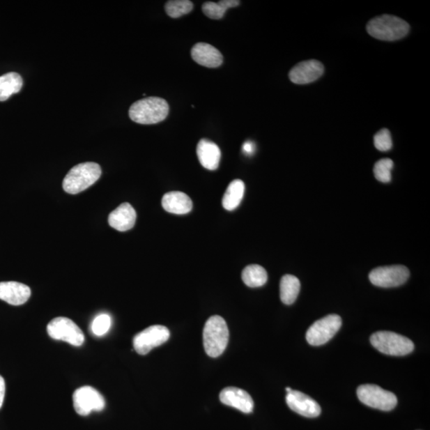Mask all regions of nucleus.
I'll return each instance as SVG.
<instances>
[{"label":"nucleus","mask_w":430,"mask_h":430,"mask_svg":"<svg viewBox=\"0 0 430 430\" xmlns=\"http://www.w3.org/2000/svg\"><path fill=\"white\" fill-rule=\"evenodd\" d=\"M128 114L130 119L138 124H158L167 118L169 105L163 98H146L133 103Z\"/></svg>","instance_id":"obj_1"},{"label":"nucleus","mask_w":430,"mask_h":430,"mask_svg":"<svg viewBox=\"0 0 430 430\" xmlns=\"http://www.w3.org/2000/svg\"><path fill=\"white\" fill-rule=\"evenodd\" d=\"M368 33L383 41H396L410 31L408 22L397 16L384 15L372 19L367 25Z\"/></svg>","instance_id":"obj_2"},{"label":"nucleus","mask_w":430,"mask_h":430,"mask_svg":"<svg viewBox=\"0 0 430 430\" xmlns=\"http://www.w3.org/2000/svg\"><path fill=\"white\" fill-rule=\"evenodd\" d=\"M204 346L206 353L212 358L220 356L227 347L229 329L222 316H210L204 328Z\"/></svg>","instance_id":"obj_3"},{"label":"nucleus","mask_w":430,"mask_h":430,"mask_svg":"<svg viewBox=\"0 0 430 430\" xmlns=\"http://www.w3.org/2000/svg\"><path fill=\"white\" fill-rule=\"evenodd\" d=\"M102 176L100 166L93 162H87L72 167L64 178V191L70 194H77L85 191L96 183Z\"/></svg>","instance_id":"obj_4"},{"label":"nucleus","mask_w":430,"mask_h":430,"mask_svg":"<svg viewBox=\"0 0 430 430\" xmlns=\"http://www.w3.org/2000/svg\"><path fill=\"white\" fill-rule=\"evenodd\" d=\"M371 343L374 348L388 355L404 356L410 354L415 349V344L410 339L392 332L374 333Z\"/></svg>","instance_id":"obj_5"},{"label":"nucleus","mask_w":430,"mask_h":430,"mask_svg":"<svg viewBox=\"0 0 430 430\" xmlns=\"http://www.w3.org/2000/svg\"><path fill=\"white\" fill-rule=\"evenodd\" d=\"M357 396L361 403L374 409L390 411L397 406L398 399L392 392L383 390L377 385H362L357 389Z\"/></svg>","instance_id":"obj_6"},{"label":"nucleus","mask_w":430,"mask_h":430,"mask_svg":"<svg viewBox=\"0 0 430 430\" xmlns=\"http://www.w3.org/2000/svg\"><path fill=\"white\" fill-rule=\"evenodd\" d=\"M47 333L56 340H61L75 347H80L85 342V336L76 323L66 317H57L47 325Z\"/></svg>","instance_id":"obj_7"},{"label":"nucleus","mask_w":430,"mask_h":430,"mask_svg":"<svg viewBox=\"0 0 430 430\" xmlns=\"http://www.w3.org/2000/svg\"><path fill=\"white\" fill-rule=\"evenodd\" d=\"M341 317L328 315L316 321L306 333V339L312 346H321L329 341L341 328Z\"/></svg>","instance_id":"obj_8"},{"label":"nucleus","mask_w":430,"mask_h":430,"mask_svg":"<svg viewBox=\"0 0 430 430\" xmlns=\"http://www.w3.org/2000/svg\"><path fill=\"white\" fill-rule=\"evenodd\" d=\"M410 277V271L404 266L378 267L373 270L369 279L374 286L381 288H394L405 284Z\"/></svg>","instance_id":"obj_9"},{"label":"nucleus","mask_w":430,"mask_h":430,"mask_svg":"<svg viewBox=\"0 0 430 430\" xmlns=\"http://www.w3.org/2000/svg\"><path fill=\"white\" fill-rule=\"evenodd\" d=\"M170 338V332L163 325L144 329L133 339V347L139 355H145L153 348L164 344Z\"/></svg>","instance_id":"obj_10"},{"label":"nucleus","mask_w":430,"mask_h":430,"mask_svg":"<svg viewBox=\"0 0 430 430\" xmlns=\"http://www.w3.org/2000/svg\"><path fill=\"white\" fill-rule=\"evenodd\" d=\"M74 407L78 415L87 416L92 411H102L105 407V400L98 390L92 387H82L72 394Z\"/></svg>","instance_id":"obj_11"},{"label":"nucleus","mask_w":430,"mask_h":430,"mask_svg":"<svg viewBox=\"0 0 430 430\" xmlns=\"http://www.w3.org/2000/svg\"><path fill=\"white\" fill-rule=\"evenodd\" d=\"M325 67L317 60L304 61L289 72V79L298 85L314 82L323 75Z\"/></svg>","instance_id":"obj_12"},{"label":"nucleus","mask_w":430,"mask_h":430,"mask_svg":"<svg viewBox=\"0 0 430 430\" xmlns=\"http://www.w3.org/2000/svg\"><path fill=\"white\" fill-rule=\"evenodd\" d=\"M286 404L290 409L306 417H316L321 413L320 405L314 399L298 390L287 394Z\"/></svg>","instance_id":"obj_13"},{"label":"nucleus","mask_w":430,"mask_h":430,"mask_svg":"<svg viewBox=\"0 0 430 430\" xmlns=\"http://www.w3.org/2000/svg\"><path fill=\"white\" fill-rule=\"evenodd\" d=\"M220 399L222 404L233 407L245 414H250L254 410V400L244 390L233 387H226L222 390Z\"/></svg>","instance_id":"obj_14"},{"label":"nucleus","mask_w":430,"mask_h":430,"mask_svg":"<svg viewBox=\"0 0 430 430\" xmlns=\"http://www.w3.org/2000/svg\"><path fill=\"white\" fill-rule=\"evenodd\" d=\"M31 290L24 284L16 282H0V300L10 305H24L30 299Z\"/></svg>","instance_id":"obj_15"},{"label":"nucleus","mask_w":430,"mask_h":430,"mask_svg":"<svg viewBox=\"0 0 430 430\" xmlns=\"http://www.w3.org/2000/svg\"><path fill=\"white\" fill-rule=\"evenodd\" d=\"M192 57L195 63L208 68H217L223 63L220 50L208 43L195 44L192 49Z\"/></svg>","instance_id":"obj_16"},{"label":"nucleus","mask_w":430,"mask_h":430,"mask_svg":"<svg viewBox=\"0 0 430 430\" xmlns=\"http://www.w3.org/2000/svg\"><path fill=\"white\" fill-rule=\"evenodd\" d=\"M137 212L130 204H122L111 212L109 216V224L115 230L125 232L131 230L135 225Z\"/></svg>","instance_id":"obj_17"},{"label":"nucleus","mask_w":430,"mask_h":430,"mask_svg":"<svg viewBox=\"0 0 430 430\" xmlns=\"http://www.w3.org/2000/svg\"><path fill=\"white\" fill-rule=\"evenodd\" d=\"M197 155L201 165L206 169L214 171L219 167L222 154L220 148L214 142L201 139L197 145Z\"/></svg>","instance_id":"obj_18"},{"label":"nucleus","mask_w":430,"mask_h":430,"mask_svg":"<svg viewBox=\"0 0 430 430\" xmlns=\"http://www.w3.org/2000/svg\"><path fill=\"white\" fill-rule=\"evenodd\" d=\"M164 209L171 214L186 215L193 208L192 201L188 195L181 192H171L162 199Z\"/></svg>","instance_id":"obj_19"},{"label":"nucleus","mask_w":430,"mask_h":430,"mask_svg":"<svg viewBox=\"0 0 430 430\" xmlns=\"http://www.w3.org/2000/svg\"><path fill=\"white\" fill-rule=\"evenodd\" d=\"M24 85L22 77L15 72L0 76V102H5L11 95L18 93Z\"/></svg>","instance_id":"obj_20"},{"label":"nucleus","mask_w":430,"mask_h":430,"mask_svg":"<svg viewBox=\"0 0 430 430\" xmlns=\"http://www.w3.org/2000/svg\"><path fill=\"white\" fill-rule=\"evenodd\" d=\"M245 193V183L240 180L232 181L222 198V206L227 210H236L241 204Z\"/></svg>","instance_id":"obj_21"},{"label":"nucleus","mask_w":430,"mask_h":430,"mask_svg":"<svg viewBox=\"0 0 430 430\" xmlns=\"http://www.w3.org/2000/svg\"><path fill=\"white\" fill-rule=\"evenodd\" d=\"M300 290V282L297 277L284 275L280 283V297L284 305H290L297 300Z\"/></svg>","instance_id":"obj_22"},{"label":"nucleus","mask_w":430,"mask_h":430,"mask_svg":"<svg viewBox=\"0 0 430 430\" xmlns=\"http://www.w3.org/2000/svg\"><path fill=\"white\" fill-rule=\"evenodd\" d=\"M242 278L248 287L259 288L263 286L267 282L268 275L263 267L259 265H249L243 270Z\"/></svg>","instance_id":"obj_23"},{"label":"nucleus","mask_w":430,"mask_h":430,"mask_svg":"<svg viewBox=\"0 0 430 430\" xmlns=\"http://www.w3.org/2000/svg\"><path fill=\"white\" fill-rule=\"evenodd\" d=\"M240 4L238 0H222L219 3L206 2L204 3L203 13L212 20H220L229 8H236Z\"/></svg>","instance_id":"obj_24"},{"label":"nucleus","mask_w":430,"mask_h":430,"mask_svg":"<svg viewBox=\"0 0 430 430\" xmlns=\"http://www.w3.org/2000/svg\"><path fill=\"white\" fill-rule=\"evenodd\" d=\"M192 9L193 3L189 0H171L165 5L167 14L174 19L191 13Z\"/></svg>","instance_id":"obj_25"},{"label":"nucleus","mask_w":430,"mask_h":430,"mask_svg":"<svg viewBox=\"0 0 430 430\" xmlns=\"http://www.w3.org/2000/svg\"><path fill=\"white\" fill-rule=\"evenodd\" d=\"M393 167L394 162L392 160H381L374 167V174L379 182L390 183L392 181Z\"/></svg>","instance_id":"obj_26"},{"label":"nucleus","mask_w":430,"mask_h":430,"mask_svg":"<svg viewBox=\"0 0 430 430\" xmlns=\"http://www.w3.org/2000/svg\"><path fill=\"white\" fill-rule=\"evenodd\" d=\"M112 325V319L109 315L100 314L95 317L92 322L91 331L94 336L103 337L109 331Z\"/></svg>","instance_id":"obj_27"},{"label":"nucleus","mask_w":430,"mask_h":430,"mask_svg":"<svg viewBox=\"0 0 430 430\" xmlns=\"http://www.w3.org/2000/svg\"><path fill=\"white\" fill-rule=\"evenodd\" d=\"M374 144H375V147L381 152H387L392 149L393 142L390 131L387 128L379 131L374 137Z\"/></svg>","instance_id":"obj_28"},{"label":"nucleus","mask_w":430,"mask_h":430,"mask_svg":"<svg viewBox=\"0 0 430 430\" xmlns=\"http://www.w3.org/2000/svg\"><path fill=\"white\" fill-rule=\"evenodd\" d=\"M243 153L247 155H252L255 152V144L251 141L245 142L243 146Z\"/></svg>","instance_id":"obj_29"},{"label":"nucleus","mask_w":430,"mask_h":430,"mask_svg":"<svg viewBox=\"0 0 430 430\" xmlns=\"http://www.w3.org/2000/svg\"><path fill=\"white\" fill-rule=\"evenodd\" d=\"M5 392H6V385L4 378L0 376V409L3 404L4 397H5Z\"/></svg>","instance_id":"obj_30"},{"label":"nucleus","mask_w":430,"mask_h":430,"mask_svg":"<svg viewBox=\"0 0 430 430\" xmlns=\"http://www.w3.org/2000/svg\"><path fill=\"white\" fill-rule=\"evenodd\" d=\"M292 390H292L291 388H290V387H287V388H286V392H287V393L291 392H292Z\"/></svg>","instance_id":"obj_31"}]
</instances>
